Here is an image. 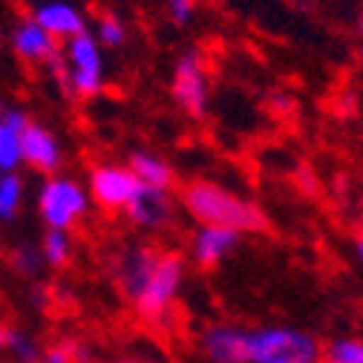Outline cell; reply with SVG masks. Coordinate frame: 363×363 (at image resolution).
<instances>
[{
	"label": "cell",
	"instance_id": "cell-21",
	"mask_svg": "<svg viewBox=\"0 0 363 363\" xmlns=\"http://www.w3.org/2000/svg\"><path fill=\"white\" fill-rule=\"evenodd\" d=\"M93 35H96V40L101 43L104 50H118V47L127 43V23L116 12H101L96 18Z\"/></svg>",
	"mask_w": 363,
	"mask_h": 363
},
{
	"label": "cell",
	"instance_id": "cell-13",
	"mask_svg": "<svg viewBox=\"0 0 363 363\" xmlns=\"http://www.w3.org/2000/svg\"><path fill=\"white\" fill-rule=\"evenodd\" d=\"M29 113L0 96V170L12 173L23 167V133L29 127Z\"/></svg>",
	"mask_w": 363,
	"mask_h": 363
},
{
	"label": "cell",
	"instance_id": "cell-24",
	"mask_svg": "<svg viewBox=\"0 0 363 363\" xmlns=\"http://www.w3.org/2000/svg\"><path fill=\"white\" fill-rule=\"evenodd\" d=\"M29 306L35 308V311H47L50 306H52V289L50 286H43L40 280H35L32 283V289H29Z\"/></svg>",
	"mask_w": 363,
	"mask_h": 363
},
{
	"label": "cell",
	"instance_id": "cell-16",
	"mask_svg": "<svg viewBox=\"0 0 363 363\" xmlns=\"http://www.w3.org/2000/svg\"><path fill=\"white\" fill-rule=\"evenodd\" d=\"M29 202V185L21 170L0 176V225H12L21 219Z\"/></svg>",
	"mask_w": 363,
	"mask_h": 363
},
{
	"label": "cell",
	"instance_id": "cell-4",
	"mask_svg": "<svg viewBox=\"0 0 363 363\" xmlns=\"http://www.w3.org/2000/svg\"><path fill=\"white\" fill-rule=\"evenodd\" d=\"M93 196H89L86 182L72 173H52L43 176L35 191V211L43 228L55 231H75L78 225L93 213Z\"/></svg>",
	"mask_w": 363,
	"mask_h": 363
},
{
	"label": "cell",
	"instance_id": "cell-29",
	"mask_svg": "<svg viewBox=\"0 0 363 363\" xmlns=\"http://www.w3.org/2000/svg\"><path fill=\"white\" fill-rule=\"evenodd\" d=\"M0 52H4V32H0Z\"/></svg>",
	"mask_w": 363,
	"mask_h": 363
},
{
	"label": "cell",
	"instance_id": "cell-19",
	"mask_svg": "<svg viewBox=\"0 0 363 363\" xmlns=\"http://www.w3.org/2000/svg\"><path fill=\"white\" fill-rule=\"evenodd\" d=\"M43 346L38 343V337L21 326H9L4 323V354L15 363H38Z\"/></svg>",
	"mask_w": 363,
	"mask_h": 363
},
{
	"label": "cell",
	"instance_id": "cell-22",
	"mask_svg": "<svg viewBox=\"0 0 363 363\" xmlns=\"http://www.w3.org/2000/svg\"><path fill=\"white\" fill-rule=\"evenodd\" d=\"M323 363H363V337L343 335L323 346Z\"/></svg>",
	"mask_w": 363,
	"mask_h": 363
},
{
	"label": "cell",
	"instance_id": "cell-8",
	"mask_svg": "<svg viewBox=\"0 0 363 363\" xmlns=\"http://www.w3.org/2000/svg\"><path fill=\"white\" fill-rule=\"evenodd\" d=\"M179 199L173 191H162V188H139V194L133 196V202L127 205L124 216L135 231L142 234H164L176 225L179 216Z\"/></svg>",
	"mask_w": 363,
	"mask_h": 363
},
{
	"label": "cell",
	"instance_id": "cell-14",
	"mask_svg": "<svg viewBox=\"0 0 363 363\" xmlns=\"http://www.w3.org/2000/svg\"><path fill=\"white\" fill-rule=\"evenodd\" d=\"M58 43L86 32V12L78 6V0H40L32 15Z\"/></svg>",
	"mask_w": 363,
	"mask_h": 363
},
{
	"label": "cell",
	"instance_id": "cell-15",
	"mask_svg": "<svg viewBox=\"0 0 363 363\" xmlns=\"http://www.w3.org/2000/svg\"><path fill=\"white\" fill-rule=\"evenodd\" d=\"M127 164L135 173V179H139L142 188H162V191H173L176 188L173 164L156 150H133Z\"/></svg>",
	"mask_w": 363,
	"mask_h": 363
},
{
	"label": "cell",
	"instance_id": "cell-28",
	"mask_svg": "<svg viewBox=\"0 0 363 363\" xmlns=\"http://www.w3.org/2000/svg\"><path fill=\"white\" fill-rule=\"evenodd\" d=\"M0 354H4V323H0Z\"/></svg>",
	"mask_w": 363,
	"mask_h": 363
},
{
	"label": "cell",
	"instance_id": "cell-30",
	"mask_svg": "<svg viewBox=\"0 0 363 363\" xmlns=\"http://www.w3.org/2000/svg\"><path fill=\"white\" fill-rule=\"evenodd\" d=\"M0 176H4V170H0Z\"/></svg>",
	"mask_w": 363,
	"mask_h": 363
},
{
	"label": "cell",
	"instance_id": "cell-23",
	"mask_svg": "<svg viewBox=\"0 0 363 363\" xmlns=\"http://www.w3.org/2000/svg\"><path fill=\"white\" fill-rule=\"evenodd\" d=\"M164 4V12L167 18L176 23V26H188L196 15V0H162Z\"/></svg>",
	"mask_w": 363,
	"mask_h": 363
},
{
	"label": "cell",
	"instance_id": "cell-18",
	"mask_svg": "<svg viewBox=\"0 0 363 363\" xmlns=\"http://www.w3.org/2000/svg\"><path fill=\"white\" fill-rule=\"evenodd\" d=\"M6 262H9V271H12L15 277L32 280V283L40 280V274L47 271V262H43V254H40V245L38 242H18L9 251Z\"/></svg>",
	"mask_w": 363,
	"mask_h": 363
},
{
	"label": "cell",
	"instance_id": "cell-31",
	"mask_svg": "<svg viewBox=\"0 0 363 363\" xmlns=\"http://www.w3.org/2000/svg\"><path fill=\"white\" fill-rule=\"evenodd\" d=\"M9 363H15V360H9Z\"/></svg>",
	"mask_w": 363,
	"mask_h": 363
},
{
	"label": "cell",
	"instance_id": "cell-12",
	"mask_svg": "<svg viewBox=\"0 0 363 363\" xmlns=\"http://www.w3.org/2000/svg\"><path fill=\"white\" fill-rule=\"evenodd\" d=\"M240 242H242V234L231 228H222V225H196L188 240V257L196 268L211 271L222 265L228 257H234Z\"/></svg>",
	"mask_w": 363,
	"mask_h": 363
},
{
	"label": "cell",
	"instance_id": "cell-10",
	"mask_svg": "<svg viewBox=\"0 0 363 363\" xmlns=\"http://www.w3.org/2000/svg\"><path fill=\"white\" fill-rule=\"evenodd\" d=\"M196 349L205 363H245L248 329L240 323H208L196 335Z\"/></svg>",
	"mask_w": 363,
	"mask_h": 363
},
{
	"label": "cell",
	"instance_id": "cell-20",
	"mask_svg": "<svg viewBox=\"0 0 363 363\" xmlns=\"http://www.w3.org/2000/svg\"><path fill=\"white\" fill-rule=\"evenodd\" d=\"M38 363H89V349L78 337H61L43 346Z\"/></svg>",
	"mask_w": 363,
	"mask_h": 363
},
{
	"label": "cell",
	"instance_id": "cell-3",
	"mask_svg": "<svg viewBox=\"0 0 363 363\" xmlns=\"http://www.w3.org/2000/svg\"><path fill=\"white\" fill-rule=\"evenodd\" d=\"M58 86L72 99H96L107 86V58L104 47L93 32H81L61 43V52L50 67Z\"/></svg>",
	"mask_w": 363,
	"mask_h": 363
},
{
	"label": "cell",
	"instance_id": "cell-11",
	"mask_svg": "<svg viewBox=\"0 0 363 363\" xmlns=\"http://www.w3.org/2000/svg\"><path fill=\"white\" fill-rule=\"evenodd\" d=\"M64 162H67V153L58 133L50 124L29 121L23 133V167H29L38 176H52L64 170Z\"/></svg>",
	"mask_w": 363,
	"mask_h": 363
},
{
	"label": "cell",
	"instance_id": "cell-1",
	"mask_svg": "<svg viewBox=\"0 0 363 363\" xmlns=\"http://www.w3.org/2000/svg\"><path fill=\"white\" fill-rule=\"evenodd\" d=\"M110 271L124 303L150 326L170 320L188 280L185 257L153 242L121 245Z\"/></svg>",
	"mask_w": 363,
	"mask_h": 363
},
{
	"label": "cell",
	"instance_id": "cell-2",
	"mask_svg": "<svg viewBox=\"0 0 363 363\" xmlns=\"http://www.w3.org/2000/svg\"><path fill=\"white\" fill-rule=\"evenodd\" d=\"M179 208L196 225H222L237 234H265V211L234 188H225L213 179H191L176 194Z\"/></svg>",
	"mask_w": 363,
	"mask_h": 363
},
{
	"label": "cell",
	"instance_id": "cell-9",
	"mask_svg": "<svg viewBox=\"0 0 363 363\" xmlns=\"http://www.w3.org/2000/svg\"><path fill=\"white\" fill-rule=\"evenodd\" d=\"M9 50L26 67H47L50 69L61 52V43L35 18H23L9 32Z\"/></svg>",
	"mask_w": 363,
	"mask_h": 363
},
{
	"label": "cell",
	"instance_id": "cell-6",
	"mask_svg": "<svg viewBox=\"0 0 363 363\" xmlns=\"http://www.w3.org/2000/svg\"><path fill=\"white\" fill-rule=\"evenodd\" d=\"M211 69L208 58L199 50H188L176 58L173 75H170V99L173 104L191 116V118H205L211 110Z\"/></svg>",
	"mask_w": 363,
	"mask_h": 363
},
{
	"label": "cell",
	"instance_id": "cell-5",
	"mask_svg": "<svg viewBox=\"0 0 363 363\" xmlns=\"http://www.w3.org/2000/svg\"><path fill=\"white\" fill-rule=\"evenodd\" d=\"M323 343L297 326L248 329L245 363H320Z\"/></svg>",
	"mask_w": 363,
	"mask_h": 363
},
{
	"label": "cell",
	"instance_id": "cell-17",
	"mask_svg": "<svg viewBox=\"0 0 363 363\" xmlns=\"http://www.w3.org/2000/svg\"><path fill=\"white\" fill-rule=\"evenodd\" d=\"M40 254H43V262L47 268H67L72 259H75V237L72 231H55V228H43L40 240Z\"/></svg>",
	"mask_w": 363,
	"mask_h": 363
},
{
	"label": "cell",
	"instance_id": "cell-7",
	"mask_svg": "<svg viewBox=\"0 0 363 363\" xmlns=\"http://www.w3.org/2000/svg\"><path fill=\"white\" fill-rule=\"evenodd\" d=\"M86 188L93 196V205L104 213H124L133 196L139 194V179L130 170V164L118 162H101L89 170L86 176Z\"/></svg>",
	"mask_w": 363,
	"mask_h": 363
},
{
	"label": "cell",
	"instance_id": "cell-26",
	"mask_svg": "<svg viewBox=\"0 0 363 363\" xmlns=\"http://www.w3.org/2000/svg\"><path fill=\"white\" fill-rule=\"evenodd\" d=\"M354 259H357V265L363 268V231L354 237Z\"/></svg>",
	"mask_w": 363,
	"mask_h": 363
},
{
	"label": "cell",
	"instance_id": "cell-25",
	"mask_svg": "<svg viewBox=\"0 0 363 363\" xmlns=\"http://www.w3.org/2000/svg\"><path fill=\"white\" fill-rule=\"evenodd\" d=\"M116 363H164V360L150 357V354H127V357H118Z\"/></svg>",
	"mask_w": 363,
	"mask_h": 363
},
{
	"label": "cell",
	"instance_id": "cell-27",
	"mask_svg": "<svg viewBox=\"0 0 363 363\" xmlns=\"http://www.w3.org/2000/svg\"><path fill=\"white\" fill-rule=\"evenodd\" d=\"M357 40L363 43V12H360V18H357Z\"/></svg>",
	"mask_w": 363,
	"mask_h": 363
},
{
	"label": "cell",
	"instance_id": "cell-32",
	"mask_svg": "<svg viewBox=\"0 0 363 363\" xmlns=\"http://www.w3.org/2000/svg\"><path fill=\"white\" fill-rule=\"evenodd\" d=\"M320 363H323V360H320Z\"/></svg>",
	"mask_w": 363,
	"mask_h": 363
}]
</instances>
